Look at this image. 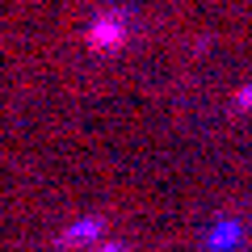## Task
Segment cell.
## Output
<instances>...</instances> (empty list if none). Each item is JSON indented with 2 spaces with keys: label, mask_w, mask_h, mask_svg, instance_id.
I'll return each mask as SVG.
<instances>
[{
  "label": "cell",
  "mask_w": 252,
  "mask_h": 252,
  "mask_svg": "<svg viewBox=\"0 0 252 252\" xmlns=\"http://www.w3.org/2000/svg\"><path fill=\"white\" fill-rule=\"evenodd\" d=\"M114 42H122V26L118 21H97L93 26V46H114Z\"/></svg>",
  "instance_id": "cell-1"
}]
</instances>
